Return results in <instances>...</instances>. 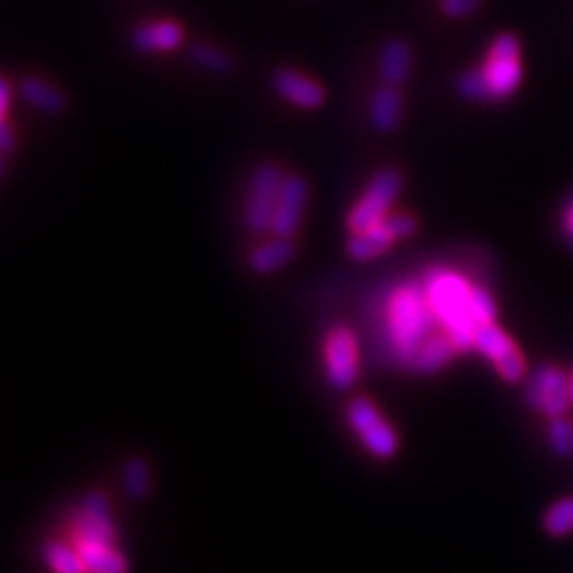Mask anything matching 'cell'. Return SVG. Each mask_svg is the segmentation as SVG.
<instances>
[{
	"label": "cell",
	"instance_id": "cell-1",
	"mask_svg": "<svg viewBox=\"0 0 573 573\" xmlns=\"http://www.w3.org/2000/svg\"><path fill=\"white\" fill-rule=\"evenodd\" d=\"M438 327V317L423 285H402L389 295L385 306V338L399 366L412 368L414 357L429 338L438 334Z\"/></svg>",
	"mask_w": 573,
	"mask_h": 573
},
{
	"label": "cell",
	"instance_id": "cell-2",
	"mask_svg": "<svg viewBox=\"0 0 573 573\" xmlns=\"http://www.w3.org/2000/svg\"><path fill=\"white\" fill-rule=\"evenodd\" d=\"M429 304L438 323L455 342L459 353L476 349L478 323L472 312L474 287L461 274L450 270H433L423 281Z\"/></svg>",
	"mask_w": 573,
	"mask_h": 573
},
{
	"label": "cell",
	"instance_id": "cell-3",
	"mask_svg": "<svg viewBox=\"0 0 573 573\" xmlns=\"http://www.w3.org/2000/svg\"><path fill=\"white\" fill-rule=\"evenodd\" d=\"M402 187V172L395 168H382L368 185L366 194L361 196V200L351 208L349 217H346V225H349L351 234L385 221L389 217V208L397 200Z\"/></svg>",
	"mask_w": 573,
	"mask_h": 573
},
{
	"label": "cell",
	"instance_id": "cell-4",
	"mask_svg": "<svg viewBox=\"0 0 573 573\" xmlns=\"http://www.w3.org/2000/svg\"><path fill=\"white\" fill-rule=\"evenodd\" d=\"M346 419L361 444L376 459H391L397 450V433L368 397H357L346 408Z\"/></svg>",
	"mask_w": 573,
	"mask_h": 573
},
{
	"label": "cell",
	"instance_id": "cell-5",
	"mask_svg": "<svg viewBox=\"0 0 573 573\" xmlns=\"http://www.w3.org/2000/svg\"><path fill=\"white\" fill-rule=\"evenodd\" d=\"M323 366L327 382L338 391L351 389L359 378V344L349 327L329 329L323 340Z\"/></svg>",
	"mask_w": 573,
	"mask_h": 573
},
{
	"label": "cell",
	"instance_id": "cell-6",
	"mask_svg": "<svg viewBox=\"0 0 573 573\" xmlns=\"http://www.w3.org/2000/svg\"><path fill=\"white\" fill-rule=\"evenodd\" d=\"M283 179L285 175L276 164H262L255 170L245 206V223L251 232L262 234L272 230L276 200H279Z\"/></svg>",
	"mask_w": 573,
	"mask_h": 573
},
{
	"label": "cell",
	"instance_id": "cell-7",
	"mask_svg": "<svg viewBox=\"0 0 573 573\" xmlns=\"http://www.w3.org/2000/svg\"><path fill=\"white\" fill-rule=\"evenodd\" d=\"M527 402L533 408L542 410L548 416H554V419H557V416L565 414V410L571 404L569 380L559 370L540 368L529 380Z\"/></svg>",
	"mask_w": 573,
	"mask_h": 573
},
{
	"label": "cell",
	"instance_id": "cell-8",
	"mask_svg": "<svg viewBox=\"0 0 573 573\" xmlns=\"http://www.w3.org/2000/svg\"><path fill=\"white\" fill-rule=\"evenodd\" d=\"M308 200V183L300 175H287L281 185L279 200L272 219L274 236L291 238L300 228L304 206Z\"/></svg>",
	"mask_w": 573,
	"mask_h": 573
},
{
	"label": "cell",
	"instance_id": "cell-9",
	"mask_svg": "<svg viewBox=\"0 0 573 573\" xmlns=\"http://www.w3.org/2000/svg\"><path fill=\"white\" fill-rule=\"evenodd\" d=\"M272 83H274L276 94L300 109L312 111V109H319L325 102V90L321 88V85L315 79L293 71V68H283V71L274 75Z\"/></svg>",
	"mask_w": 573,
	"mask_h": 573
},
{
	"label": "cell",
	"instance_id": "cell-10",
	"mask_svg": "<svg viewBox=\"0 0 573 573\" xmlns=\"http://www.w3.org/2000/svg\"><path fill=\"white\" fill-rule=\"evenodd\" d=\"M185 32L181 24L172 20L149 22L138 28L132 37V43L143 54H158V51H175L183 45Z\"/></svg>",
	"mask_w": 573,
	"mask_h": 573
},
{
	"label": "cell",
	"instance_id": "cell-11",
	"mask_svg": "<svg viewBox=\"0 0 573 573\" xmlns=\"http://www.w3.org/2000/svg\"><path fill=\"white\" fill-rule=\"evenodd\" d=\"M397 238L387 228V223L370 225L366 230L353 232V236L346 242V253L355 262H372V259L385 255Z\"/></svg>",
	"mask_w": 573,
	"mask_h": 573
},
{
	"label": "cell",
	"instance_id": "cell-12",
	"mask_svg": "<svg viewBox=\"0 0 573 573\" xmlns=\"http://www.w3.org/2000/svg\"><path fill=\"white\" fill-rule=\"evenodd\" d=\"M482 73L493 98H508L512 96L520 81H523V66L518 58H495L489 56L482 66Z\"/></svg>",
	"mask_w": 573,
	"mask_h": 573
},
{
	"label": "cell",
	"instance_id": "cell-13",
	"mask_svg": "<svg viewBox=\"0 0 573 573\" xmlns=\"http://www.w3.org/2000/svg\"><path fill=\"white\" fill-rule=\"evenodd\" d=\"M410 68H412L410 45L402 39L387 41L380 54V77L385 81V85L399 88V85L408 81Z\"/></svg>",
	"mask_w": 573,
	"mask_h": 573
},
{
	"label": "cell",
	"instance_id": "cell-14",
	"mask_svg": "<svg viewBox=\"0 0 573 573\" xmlns=\"http://www.w3.org/2000/svg\"><path fill=\"white\" fill-rule=\"evenodd\" d=\"M402 113L404 100L393 85L380 88L370 100V121L378 132H393L399 126V121H402Z\"/></svg>",
	"mask_w": 573,
	"mask_h": 573
},
{
	"label": "cell",
	"instance_id": "cell-15",
	"mask_svg": "<svg viewBox=\"0 0 573 573\" xmlns=\"http://www.w3.org/2000/svg\"><path fill=\"white\" fill-rule=\"evenodd\" d=\"M17 92L30 104V107L39 109L45 115H60L66 107V100L62 92L41 77H24L17 85Z\"/></svg>",
	"mask_w": 573,
	"mask_h": 573
},
{
	"label": "cell",
	"instance_id": "cell-16",
	"mask_svg": "<svg viewBox=\"0 0 573 573\" xmlns=\"http://www.w3.org/2000/svg\"><path fill=\"white\" fill-rule=\"evenodd\" d=\"M455 353H459L455 342L450 340L446 332H438L436 336L425 342L419 355L414 357L410 370L419 372V374H436L448 366V361L455 357Z\"/></svg>",
	"mask_w": 573,
	"mask_h": 573
},
{
	"label": "cell",
	"instance_id": "cell-17",
	"mask_svg": "<svg viewBox=\"0 0 573 573\" xmlns=\"http://www.w3.org/2000/svg\"><path fill=\"white\" fill-rule=\"evenodd\" d=\"M293 253L295 247L291 238L276 236L274 240L266 242L262 247H255L249 253V266L257 274H272L276 270H281L285 264H289Z\"/></svg>",
	"mask_w": 573,
	"mask_h": 573
},
{
	"label": "cell",
	"instance_id": "cell-18",
	"mask_svg": "<svg viewBox=\"0 0 573 573\" xmlns=\"http://www.w3.org/2000/svg\"><path fill=\"white\" fill-rule=\"evenodd\" d=\"M43 559L51 573H88L79 550L68 540H51L43 548Z\"/></svg>",
	"mask_w": 573,
	"mask_h": 573
},
{
	"label": "cell",
	"instance_id": "cell-19",
	"mask_svg": "<svg viewBox=\"0 0 573 573\" xmlns=\"http://www.w3.org/2000/svg\"><path fill=\"white\" fill-rule=\"evenodd\" d=\"M476 349L484 357H489L493 363H499L503 357H508L516 351V344L495 323H486L478 325L476 329Z\"/></svg>",
	"mask_w": 573,
	"mask_h": 573
},
{
	"label": "cell",
	"instance_id": "cell-20",
	"mask_svg": "<svg viewBox=\"0 0 573 573\" xmlns=\"http://www.w3.org/2000/svg\"><path fill=\"white\" fill-rule=\"evenodd\" d=\"M189 58L196 66L206 68V71L217 73V75H230L234 71V60L223 54L221 49L211 47V45H194L189 49Z\"/></svg>",
	"mask_w": 573,
	"mask_h": 573
},
{
	"label": "cell",
	"instance_id": "cell-21",
	"mask_svg": "<svg viewBox=\"0 0 573 573\" xmlns=\"http://www.w3.org/2000/svg\"><path fill=\"white\" fill-rule=\"evenodd\" d=\"M124 482H126V491L134 497L141 499L149 493V467L141 459H132L126 463V472H124Z\"/></svg>",
	"mask_w": 573,
	"mask_h": 573
},
{
	"label": "cell",
	"instance_id": "cell-22",
	"mask_svg": "<svg viewBox=\"0 0 573 573\" xmlns=\"http://www.w3.org/2000/svg\"><path fill=\"white\" fill-rule=\"evenodd\" d=\"M546 529L552 535H567L573 529V499H563L548 510Z\"/></svg>",
	"mask_w": 573,
	"mask_h": 573
},
{
	"label": "cell",
	"instance_id": "cell-23",
	"mask_svg": "<svg viewBox=\"0 0 573 573\" xmlns=\"http://www.w3.org/2000/svg\"><path fill=\"white\" fill-rule=\"evenodd\" d=\"M457 90L467 100H493V94L489 90V83H486L482 71L465 73L457 81Z\"/></svg>",
	"mask_w": 573,
	"mask_h": 573
},
{
	"label": "cell",
	"instance_id": "cell-24",
	"mask_svg": "<svg viewBox=\"0 0 573 573\" xmlns=\"http://www.w3.org/2000/svg\"><path fill=\"white\" fill-rule=\"evenodd\" d=\"M548 431H550L548 438H550L554 453H559V455L573 453V423L569 419L557 416V419L550 423Z\"/></svg>",
	"mask_w": 573,
	"mask_h": 573
},
{
	"label": "cell",
	"instance_id": "cell-25",
	"mask_svg": "<svg viewBox=\"0 0 573 573\" xmlns=\"http://www.w3.org/2000/svg\"><path fill=\"white\" fill-rule=\"evenodd\" d=\"M472 312H474V319L478 325H486V323H495L497 317V306L493 295L486 291L484 287H474L472 293Z\"/></svg>",
	"mask_w": 573,
	"mask_h": 573
},
{
	"label": "cell",
	"instance_id": "cell-26",
	"mask_svg": "<svg viewBox=\"0 0 573 573\" xmlns=\"http://www.w3.org/2000/svg\"><path fill=\"white\" fill-rule=\"evenodd\" d=\"M495 368H497L499 376L508 382H518L520 378L525 376V361H523V355H520L518 351H514L508 357H503L499 363H495Z\"/></svg>",
	"mask_w": 573,
	"mask_h": 573
},
{
	"label": "cell",
	"instance_id": "cell-27",
	"mask_svg": "<svg viewBox=\"0 0 573 573\" xmlns=\"http://www.w3.org/2000/svg\"><path fill=\"white\" fill-rule=\"evenodd\" d=\"M489 56L495 58H520V41L510 32H503L493 41Z\"/></svg>",
	"mask_w": 573,
	"mask_h": 573
},
{
	"label": "cell",
	"instance_id": "cell-28",
	"mask_svg": "<svg viewBox=\"0 0 573 573\" xmlns=\"http://www.w3.org/2000/svg\"><path fill=\"white\" fill-rule=\"evenodd\" d=\"M385 223H387V228L391 230V234L397 240L412 236L416 232V228H419V223H416V219L412 215H406V213H395V215L387 217Z\"/></svg>",
	"mask_w": 573,
	"mask_h": 573
},
{
	"label": "cell",
	"instance_id": "cell-29",
	"mask_svg": "<svg viewBox=\"0 0 573 573\" xmlns=\"http://www.w3.org/2000/svg\"><path fill=\"white\" fill-rule=\"evenodd\" d=\"M480 7V0H440V9L444 15L453 17V20H461L476 13Z\"/></svg>",
	"mask_w": 573,
	"mask_h": 573
},
{
	"label": "cell",
	"instance_id": "cell-30",
	"mask_svg": "<svg viewBox=\"0 0 573 573\" xmlns=\"http://www.w3.org/2000/svg\"><path fill=\"white\" fill-rule=\"evenodd\" d=\"M15 147V134H13V128L9 126V121L3 119L0 121V151H3V155H9Z\"/></svg>",
	"mask_w": 573,
	"mask_h": 573
},
{
	"label": "cell",
	"instance_id": "cell-31",
	"mask_svg": "<svg viewBox=\"0 0 573 573\" xmlns=\"http://www.w3.org/2000/svg\"><path fill=\"white\" fill-rule=\"evenodd\" d=\"M9 104H11V83L7 77H3V81H0V115H3V119H7Z\"/></svg>",
	"mask_w": 573,
	"mask_h": 573
},
{
	"label": "cell",
	"instance_id": "cell-32",
	"mask_svg": "<svg viewBox=\"0 0 573 573\" xmlns=\"http://www.w3.org/2000/svg\"><path fill=\"white\" fill-rule=\"evenodd\" d=\"M567 228H569V232L573 234V208H571L569 215H567Z\"/></svg>",
	"mask_w": 573,
	"mask_h": 573
},
{
	"label": "cell",
	"instance_id": "cell-33",
	"mask_svg": "<svg viewBox=\"0 0 573 573\" xmlns=\"http://www.w3.org/2000/svg\"><path fill=\"white\" fill-rule=\"evenodd\" d=\"M569 393H571V402H573V374L569 378Z\"/></svg>",
	"mask_w": 573,
	"mask_h": 573
}]
</instances>
